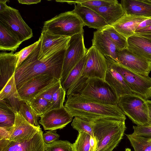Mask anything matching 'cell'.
<instances>
[{
	"mask_svg": "<svg viewBox=\"0 0 151 151\" xmlns=\"http://www.w3.org/2000/svg\"><path fill=\"white\" fill-rule=\"evenodd\" d=\"M146 101L148 109L150 125L151 126V100H147Z\"/></svg>",
	"mask_w": 151,
	"mask_h": 151,
	"instance_id": "47",
	"label": "cell"
},
{
	"mask_svg": "<svg viewBox=\"0 0 151 151\" xmlns=\"http://www.w3.org/2000/svg\"><path fill=\"white\" fill-rule=\"evenodd\" d=\"M91 136L84 132H78L76 140L72 144L73 151H89Z\"/></svg>",
	"mask_w": 151,
	"mask_h": 151,
	"instance_id": "34",
	"label": "cell"
},
{
	"mask_svg": "<svg viewBox=\"0 0 151 151\" xmlns=\"http://www.w3.org/2000/svg\"><path fill=\"white\" fill-rule=\"evenodd\" d=\"M87 51L85 46L83 33L78 34L70 37L65 53L60 79L61 83L71 70L86 55Z\"/></svg>",
	"mask_w": 151,
	"mask_h": 151,
	"instance_id": "9",
	"label": "cell"
},
{
	"mask_svg": "<svg viewBox=\"0 0 151 151\" xmlns=\"http://www.w3.org/2000/svg\"><path fill=\"white\" fill-rule=\"evenodd\" d=\"M92 45L104 56L110 57L118 63L117 53L119 50L101 30L94 32Z\"/></svg>",
	"mask_w": 151,
	"mask_h": 151,
	"instance_id": "19",
	"label": "cell"
},
{
	"mask_svg": "<svg viewBox=\"0 0 151 151\" xmlns=\"http://www.w3.org/2000/svg\"><path fill=\"white\" fill-rule=\"evenodd\" d=\"M17 59L13 52L0 53V88H4L9 80L14 74Z\"/></svg>",
	"mask_w": 151,
	"mask_h": 151,
	"instance_id": "20",
	"label": "cell"
},
{
	"mask_svg": "<svg viewBox=\"0 0 151 151\" xmlns=\"http://www.w3.org/2000/svg\"><path fill=\"white\" fill-rule=\"evenodd\" d=\"M61 85L60 80L56 79L32 98L41 97L52 103V97L54 93Z\"/></svg>",
	"mask_w": 151,
	"mask_h": 151,
	"instance_id": "35",
	"label": "cell"
},
{
	"mask_svg": "<svg viewBox=\"0 0 151 151\" xmlns=\"http://www.w3.org/2000/svg\"><path fill=\"white\" fill-rule=\"evenodd\" d=\"M60 3L66 2L70 4H80L90 8H99L110 5L118 1L116 0H77L76 1L56 0Z\"/></svg>",
	"mask_w": 151,
	"mask_h": 151,
	"instance_id": "32",
	"label": "cell"
},
{
	"mask_svg": "<svg viewBox=\"0 0 151 151\" xmlns=\"http://www.w3.org/2000/svg\"><path fill=\"white\" fill-rule=\"evenodd\" d=\"M146 100L135 94H128L119 97L117 106L137 126H148L150 123Z\"/></svg>",
	"mask_w": 151,
	"mask_h": 151,
	"instance_id": "6",
	"label": "cell"
},
{
	"mask_svg": "<svg viewBox=\"0 0 151 151\" xmlns=\"http://www.w3.org/2000/svg\"><path fill=\"white\" fill-rule=\"evenodd\" d=\"M0 23L21 42L33 36L32 29L23 19L19 11L8 6L0 12Z\"/></svg>",
	"mask_w": 151,
	"mask_h": 151,
	"instance_id": "8",
	"label": "cell"
},
{
	"mask_svg": "<svg viewBox=\"0 0 151 151\" xmlns=\"http://www.w3.org/2000/svg\"><path fill=\"white\" fill-rule=\"evenodd\" d=\"M134 151H151V137L133 134H126Z\"/></svg>",
	"mask_w": 151,
	"mask_h": 151,
	"instance_id": "28",
	"label": "cell"
},
{
	"mask_svg": "<svg viewBox=\"0 0 151 151\" xmlns=\"http://www.w3.org/2000/svg\"><path fill=\"white\" fill-rule=\"evenodd\" d=\"M151 25V17L147 19L142 22L137 28L136 31L147 27Z\"/></svg>",
	"mask_w": 151,
	"mask_h": 151,
	"instance_id": "43",
	"label": "cell"
},
{
	"mask_svg": "<svg viewBox=\"0 0 151 151\" xmlns=\"http://www.w3.org/2000/svg\"><path fill=\"white\" fill-rule=\"evenodd\" d=\"M133 134L148 137H151V126H133Z\"/></svg>",
	"mask_w": 151,
	"mask_h": 151,
	"instance_id": "40",
	"label": "cell"
},
{
	"mask_svg": "<svg viewBox=\"0 0 151 151\" xmlns=\"http://www.w3.org/2000/svg\"><path fill=\"white\" fill-rule=\"evenodd\" d=\"M84 25L73 11L61 13L45 21L42 30L56 35L71 37L84 33Z\"/></svg>",
	"mask_w": 151,
	"mask_h": 151,
	"instance_id": "5",
	"label": "cell"
},
{
	"mask_svg": "<svg viewBox=\"0 0 151 151\" xmlns=\"http://www.w3.org/2000/svg\"><path fill=\"white\" fill-rule=\"evenodd\" d=\"M0 102L12 108L15 113L19 111L21 105L24 102L18 91L14 74L0 91Z\"/></svg>",
	"mask_w": 151,
	"mask_h": 151,
	"instance_id": "18",
	"label": "cell"
},
{
	"mask_svg": "<svg viewBox=\"0 0 151 151\" xmlns=\"http://www.w3.org/2000/svg\"><path fill=\"white\" fill-rule=\"evenodd\" d=\"M41 128L40 125H32L22 116L18 111L15 113L14 124L11 127L7 139L10 141L22 142L32 138Z\"/></svg>",
	"mask_w": 151,
	"mask_h": 151,
	"instance_id": "14",
	"label": "cell"
},
{
	"mask_svg": "<svg viewBox=\"0 0 151 151\" xmlns=\"http://www.w3.org/2000/svg\"><path fill=\"white\" fill-rule=\"evenodd\" d=\"M39 42V40L32 44L25 47L20 51L15 53L17 59L16 69L22 63L32 52Z\"/></svg>",
	"mask_w": 151,
	"mask_h": 151,
	"instance_id": "39",
	"label": "cell"
},
{
	"mask_svg": "<svg viewBox=\"0 0 151 151\" xmlns=\"http://www.w3.org/2000/svg\"><path fill=\"white\" fill-rule=\"evenodd\" d=\"M43 132L41 128L31 139L22 142L6 139V145L1 151H44Z\"/></svg>",
	"mask_w": 151,
	"mask_h": 151,
	"instance_id": "16",
	"label": "cell"
},
{
	"mask_svg": "<svg viewBox=\"0 0 151 151\" xmlns=\"http://www.w3.org/2000/svg\"><path fill=\"white\" fill-rule=\"evenodd\" d=\"M150 18L125 14L111 26L127 39L135 34V31L140 23Z\"/></svg>",
	"mask_w": 151,
	"mask_h": 151,
	"instance_id": "22",
	"label": "cell"
},
{
	"mask_svg": "<svg viewBox=\"0 0 151 151\" xmlns=\"http://www.w3.org/2000/svg\"><path fill=\"white\" fill-rule=\"evenodd\" d=\"M18 2L21 4L29 5L37 4L41 2L40 0H19Z\"/></svg>",
	"mask_w": 151,
	"mask_h": 151,
	"instance_id": "46",
	"label": "cell"
},
{
	"mask_svg": "<svg viewBox=\"0 0 151 151\" xmlns=\"http://www.w3.org/2000/svg\"><path fill=\"white\" fill-rule=\"evenodd\" d=\"M12 127H0V140L7 139L10 130Z\"/></svg>",
	"mask_w": 151,
	"mask_h": 151,
	"instance_id": "42",
	"label": "cell"
},
{
	"mask_svg": "<svg viewBox=\"0 0 151 151\" xmlns=\"http://www.w3.org/2000/svg\"><path fill=\"white\" fill-rule=\"evenodd\" d=\"M151 39V34L138 35Z\"/></svg>",
	"mask_w": 151,
	"mask_h": 151,
	"instance_id": "49",
	"label": "cell"
},
{
	"mask_svg": "<svg viewBox=\"0 0 151 151\" xmlns=\"http://www.w3.org/2000/svg\"><path fill=\"white\" fill-rule=\"evenodd\" d=\"M64 106L73 117H78L88 121L99 119L125 121L126 119L117 105L102 104L77 93L67 95Z\"/></svg>",
	"mask_w": 151,
	"mask_h": 151,
	"instance_id": "2",
	"label": "cell"
},
{
	"mask_svg": "<svg viewBox=\"0 0 151 151\" xmlns=\"http://www.w3.org/2000/svg\"><path fill=\"white\" fill-rule=\"evenodd\" d=\"M73 117L63 106L44 113L40 117L39 122L45 130L61 129L71 122Z\"/></svg>",
	"mask_w": 151,
	"mask_h": 151,
	"instance_id": "13",
	"label": "cell"
},
{
	"mask_svg": "<svg viewBox=\"0 0 151 151\" xmlns=\"http://www.w3.org/2000/svg\"><path fill=\"white\" fill-rule=\"evenodd\" d=\"M135 34L137 35L151 34V25L147 27L135 31Z\"/></svg>",
	"mask_w": 151,
	"mask_h": 151,
	"instance_id": "44",
	"label": "cell"
},
{
	"mask_svg": "<svg viewBox=\"0 0 151 151\" xmlns=\"http://www.w3.org/2000/svg\"><path fill=\"white\" fill-rule=\"evenodd\" d=\"M66 91L62 85L54 93L52 99V106L50 110L61 108L64 106L63 104Z\"/></svg>",
	"mask_w": 151,
	"mask_h": 151,
	"instance_id": "38",
	"label": "cell"
},
{
	"mask_svg": "<svg viewBox=\"0 0 151 151\" xmlns=\"http://www.w3.org/2000/svg\"><path fill=\"white\" fill-rule=\"evenodd\" d=\"M118 63L126 68L139 74L148 76L151 71V62L144 59L127 48L117 53Z\"/></svg>",
	"mask_w": 151,
	"mask_h": 151,
	"instance_id": "12",
	"label": "cell"
},
{
	"mask_svg": "<svg viewBox=\"0 0 151 151\" xmlns=\"http://www.w3.org/2000/svg\"><path fill=\"white\" fill-rule=\"evenodd\" d=\"M73 128L78 131L84 132L94 138L91 123L80 117L75 116L71 124Z\"/></svg>",
	"mask_w": 151,
	"mask_h": 151,
	"instance_id": "36",
	"label": "cell"
},
{
	"mask_svg": "<svg viewBox=\"0 0 151 151\" xmlns=\"http://www.w3.org/2000/svg\"><path fill=\"white\" fill-rule=\"evenodd\" d=\"M88 58L86 53L82 59L73 68L61 83L66 92L74 86L82 77V72Z\"/></svg>",
	"mask_w": 151,
	"mask_h": 151,
	"instance_id": "26",
	"label": "cell"
},
{
	"mask_svg": "<svg viewBox=\"0 0 151 151\" xmlns=\"http://www.w3.org/2000/svg\"><path fill=\"white\" fill-rule=\"evenodd\" d=\"M120 4L126 14L151 17V3L147 0H122Z\"/></svg>",
	"mask_w": 151,
	"mask_h": 151,
	"instance_id": "24",
	"label": "cell"
},
{
	"mask_svg": "<svg viewBox=\"0 0 151 151\" xmlns=\"http://www.w3.org/2000/svg\"><path fill=\"white\" fill-rule=\"evenodd\" d=\"M72 146L67 140H58L49 144L45 143L44 151H73Z\"/></svg>",
	"mask_w": 151,
	"mask_h": 151,
	"instance_id": "37",
	"label": "cell"
},
{
	"mask_svg": "<svg viewBox=\"0 0 151 151\" xmlns=\"http://www.w3.org/2000/svg\"><path fill=\"white\" fill-rule=\"evenodd\" d=\"M107 61L108 69L105 80L114 89L119 97L127 94H134L128 87L122 76L112 67L108 62Z\"/></svg>",
	"mask_w": 151,
	"mask_h": 151,
	"instance_id": "23",
	"label": "cell"
},
{
	"mask_svg": "<svg viewBox=\"0 0 151 151\" xmlns=\"http://www.w3.org/2000/svg\"><path fill=\"white\" fill-rule=\"evenodd\" d=\"M127 49L151 62V39L135 34L127 39Z\"/></svg>",
	"mask_w": 151,
	"mask_h": 151,
	"instance_id": "21",
	"label": "cell"
},
{
	"mask_svg": "<svg viewBox=\"0 0 151 151\" xmlns=\"http://www.w3.org/2000/svg\"><path fill=\"white\" fill-rule=\"evenodd\" d=\"M101 30L118 49L121 50L127 48V39L112 26L108 25Z\"/></svg>",
	"mask_w": 151,
	"mask_h": 151,
	"instance_id": "29",
	"label": "cell"
},
{
	"mask_svg": "<svg viewBox=\"0 0 151 151\" xmlns=\"http://www.w3.org/2000/svg\"><path fill=\"white\" fill-rule=\"evenodd\" d=\"M22 43L0 23V50L15 51Z\"/></svg>",
	"mask_w": 151,
	"mask_h": 151,
	"instance_id": "27",
	"label": "cell"
},
{
	"mask_svg": "<svg viewBox=\"0 0 151 151\" xmlns=\"http://www.w3.org/2000/svg\"><path fill=\"white\" fill-rule=\"evenodd\" d=\"M106 105H117L119 97L114 89L105 80L87 78L78 87L73 93Z\"/></svg>",
	"mask_w": 151,
	"mask_h": 151,
	"instance_id": "4",
	"label": "cell"
},
{
	"mask_svg": "<svg viewBox=\"0 0 151 151\" xmlns=\"http://www.w3.org/2000/svg\"><path fill=\"white\" fill-rule=\"evenodd\" d=\"M7 1L9 2V1L0 0V12H1L5 9L8 6L6 4V2Z\"/></svg>",
	"mask_w": 151,
	"mask_h": 151,
	"instance_id": "48",
	"label": "cell"
},
{
	"mask_svg": "<svg viewBox=\"0 0 151 151\" xmlns=\"http://www.w3.org/2000/svg\"><path fill=\"white\" fill-rule=\"evenodd\" d=\"M25 101L32 108L39 117L50 110L52 103L41 97L32 98Z\"/></svg>",
	"mask_w": 151,
	"mask_h": 151,
	"instance_id": "30",
	"label": "cell"
},
{
	"mask_svg": "<svg viewBox=\"0 0 151 151\" xmlns=\"http://www.w3.org/2000/svg\"><path fill=\"white\" fill-rule=\"evenodd\" d=\"M73 12L84 25L97 30H101L108 25L104 19L95 11L80 4L75 5Z\"/></svg>",
	"mask_w": 151,
	"mask_h": 151,
	"instance_id": "17",
	"label": "cell"
},
{
	"mask_svg": "<svg viewBox=\"0 0 151 151\" xmlns=\"http://www.w3.org/2000/svg\"><path fill=\"white\" fill-rule=\"evenodd\" d=\"M125 151H132L131 149L129 148H127L125 149Z\"/></svg>",
	"mask_w": 151,
	"mask_h": 151,
	"instance_id": "50",
	"label": "cell"
},
{
	"mask_svg": "<svg viewBox=\"0 0 151 151\" xmlns=\"http://www.w3.org/2000/svg\"><path fill=\"white\" fill-rule=\"evenodd\" d=\"M40 36L41 43L38 60H45L54 54L67 47L70 37L51 33L42 30Z\"/></svg>",
	"mask_w": 151,
	"mask_h": 151,
	"instance_id": "11",
	"label": "cell"
},
{
	"mask_svg": "<svg viewBox=\"0 0 151 151\" xmlns=\"http://www.w3.org/2000/svg\"><path fill=\"white\" fill-rule=\"evenodd\" d=\"M56 130H48L43 134V138L45 143L49 144L58 140L59 135L56 133Z\"/></svg>",
	"mask_w": 151,
	"mask_h": 151,
	"instance_id": "41",
	"label": "cell"
},
{
	"mask_svg": "<svg viewBox=\"0 0 151 151\" xmlns=\"http://www.w3.org/2000/svg\"><path fill=\"white\" fill-rule=\"evenodd\" d=\"M55 79L47 75L38 76L25 83L18 89V91L22 99L26 101L33 98Z\"/></svg>",
	"mask_w": 151,
	"mask_h": 151,
	"instance_id": "15",
	"label": "cell"
},
{
	"mask_svg": "<svg viewBox=\"0 0 151 151\" xmlns=\"http://www.w3.org/2000/svg\"><path fill=\"white\" fill-rule=\"evenodd\" d=\"M105 57L112 67L122 76L134 94L146 100L151 98V78L131 71L110 57Z\"/></svg>",
	"mask_w": 151,
	"mask_h": 151,
	"instance_id": "7",
	"label": "cell"
},
{
	"mask_svg": "<svg viewBox=\"0 0 151 151\" xmlns=\"http://www.w3.org/2000/svg\"><path fill=\"white\" fill-rule=\"evenodd\" d=\"M19 111L24 118L30 124L35 127L40 126L38 122L39 116L27 102L24 101L22 104Z\"/></svg>",
	"mask_w": 151,
	"mask_h": 151,
	"instance_id": "33",
	"label": "cell"
},
{
	"mask_svg": "<svg viewBox=\"0 0 151 151\" xmlns=\"http://www.w3.org/2000/svg\"><path fill=\"white\" fill-rule=\"evenodd\" d=\"M88 58L82 76L87 78H99L105 80L108 64L105 57L93 45L87 49Z\"/></svg>",
	"mask_w": 151,
	"mask_h": 151,
	"instance_id": "10",
	"label": "cell"
},
{
	"mask_svg": "<svg viewBox=\"0 0 151 151\" xmlns=\"http://www.w3.org/2000/svg\"><path fill=\"white\" fill-rule=\"evenodd\" d=\"M90 122L97 143L96 151H112L123 138L125 121L99 119Z\"/></svg>",
	"mask_w": 151,
	"mask_h": 151,
	"instance_id": "3",
	"label": "cell"
},
{
	"mask_svg": "<svg viewBox=\"0 0 151 151\" xmlns=\"http://www.w3.org/2000/svg\"><path fill=\"white\" fill-rule=\"evenodd\" d=\"M15 113L12 109L0 103V127H12L15 122Z\"/></svg>",
	"mask_w": 151,
	"mask_h": 151,
	"instance_id": "31",
	"label": "cell"
},
{
	"mask_svg": "<svg viewBox=\"0 0 151 151\" xmlns=\"http://www.w3.org/2000/svg\"><path fill=\"white\" fill-rule=\"evenodd\" d=\"M90 8L101 15L109 26L115 23L125 14L123 7L118 1L109 6Z\"/></svg>",
	"mask_w": 151,
	"mask_h": 151,
	"instance_id": "25",
	"label": "cell"
},
{
	"mask_svg": "<svg viewBox=\"0 0 151 151\" xmlns=\"http://www.w3.org/2000/svg\"><path fill=\"white\" fill-rule=\"evenodd\" d=\"M90 143L89 151H96L97 146L96 142V139L91 136L90 137Z\"/></svg>",
	"mask_w": 151,
	"mask_h": 151,
	"instance_id": "45",
	"label": "cell"
},
{
	"mask_svg": "<svg viewBox=\"0 0 151 151\" xmlns=\"http://www.w3.org/2000/svg\"><path fill=\"white\" fill-rule=\"evenodd\" d=\"M147 1H148V2H150V3H151V0H147Z\"/></svg>",
	"mask_w": 151,
	"mask_h": 151,
	"instance_id": "51",
	"label": "cell"
},
{
	"mask_svg": "<svg viewBox=\"0 0 151 151\" xmlns=\"http://www.w3.org/2000/svg\"><path fill=\"white\" fill-rule=\"evenodd\" d=\"M32 52L16 69L14 77L17 90L25 83L37 76L47 75L60 80L67 47L55 53L47 59L38 60L41 37Z\"/></svg>",
	"mask_w": 151,
	"mask_h": 151,
	"instance_id": "1",
	"label": "cell"
}]
</instances>
